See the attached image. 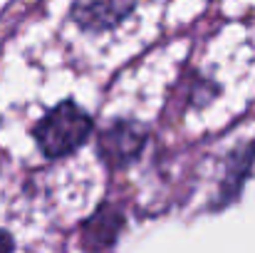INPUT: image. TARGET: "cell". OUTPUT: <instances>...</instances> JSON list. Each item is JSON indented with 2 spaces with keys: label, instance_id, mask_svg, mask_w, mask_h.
<instances>
[{
  "label": "cell",
  "instance_id": "obj_4",
  "mask_svg": "<svg viewBox=\"0 0 255 253\" xmlns=\"http://www.w3.org/2000/svg\"><path fill=\"white\" fill-rule=\"evenodd\" d=\"M15 244H12V239H7L5 234H0V249H12Z\"/></svg>",
  "mask_w": 255,
  "mask_h": 253
},
{
  "label": "cell",
  "instance_id": "obj_3",
  "mask_svg": "<svg viewBox=\"0 0 255 253\" xmlns=\"http://www.w3.org/2000/svg\"><path fill=\"white\" fill-rule=\"evenodd\" d=\"M141 144H144V132H139L131 124H117L114 129H109L104 134V152H107V157H112L117 162H127V159L136 157Z\"/></svg>",
  "mask_w": 255,
  "mask_h": 253
},
{
  "label": "cell",
  "instance_id": "obj_1",
  "mask_svg": "<svg viewBox=\"0 0 255 253\" xmlns=\"http://www.w3.org/2000/svg\"><path fill=\"white\" fill-rule=\"evenodd\" d=\"M92 132V119L72 102L52 109L37 127V144L47 157H62L75 152Z\"/></svg>",
  "mask_w": 255,
  "mask_h": 253
},
{
  "label": "cell",
  "instance_id": "obj_2",
  "mask_svg": "<svg viewBox=\"0 0 255 253\" xmlns=\"http://www.w3.org/2000/svg\"><path fill=\"white\" fill-rule=\"evenodd\" d=\"M131 7H134V0H77L75 15L85 27L102 30V27L117 25Z\"/></svg>",
  "mask_w": 255,
  "mask_h": 253
}]
</instances>
